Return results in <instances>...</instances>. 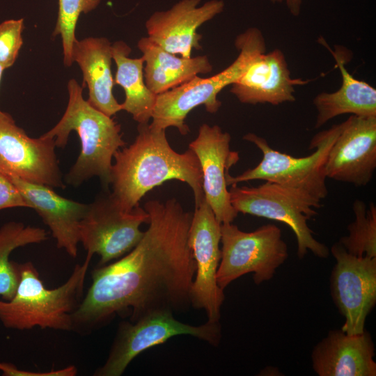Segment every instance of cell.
<instances>
[{
  "instance_id": "52a82bcc",
  "label": "cell",
  "mask_w": 376,
  "mask_h": 376,
  "mask_svg": "<svg viewBox=\"0 0 376 376\" xmlns=\"http://www.w3.org/2000/svg\"><path fill=\"white\" fill-rule=\"evenodd\" d=\"M340 124L316 134L309 144L315 150L310 155L295 157L270 147L267 140L254 133H247L243 139L254 144L262 152L260 163L241 174L226 177L227 185L254 180L275 182L302 190L322 201L328 194L324 166L328 152L336 140Z\"/></svg>"
},
{
  "instance_id": "6da1fadb",
  "label": "cell",
  "mask_w": 376,
  "mask_h": 376,
  "mask_svg": "<svg viewBox=\"0 0 376 376\" xmlns=\"http://www.w3.org/2000/svg\"><path fill=\"white\" fill-rule=\"evenodd\" d=\"M149 227L127 253L91 272L92 282L71 314V331L88 335L116 315L130 322L158 311H186L196 265L189 245L193 213L175 198L151 200Z\"/></svg>"
},
{
  "instance_id": "9c48e42d",
  "label": "cell",
  "mask_w": 376,
  "mask_h": 376,
  "mask_svg": "<svg viewBox=\"0 0 376 376\" xmlns=\"http://www.w3.org/2000/svg\"><path fill=\"white\" fill-rule=\"evenodd\" d=\"M173 314L170 311H158L135 322H120L107 360L93 375L120 376L139 354L176 336H191L213 346L219 344L221 338L219 322L207 321L195 326L178 321Z\"/></svg>"
},
{
  "instance_id": "4fadbf2b",
  "label": "cell",
  "mask_w": 376,
  "mask_h": 376,
  "mask_svg": "<svg viewBox=\"0 0 376 376\" xmlns=\"http://www.w3.org/2000/svg\"><path fill=\"white\" fill-rule=\"evenodd\" d=\"M188 241L196 265L191 305L204 309L207 321L219 322L225 298L216 278L221 260V224L205 199L195 207Z\"/></svg>"
},
{
  "instance_id": "ffe728a7",
  "label": "cell",
  "mask_w": 376,
  "mask_h": 376,
  "mask_svg": "<svg viewBox=\"0 0 376 376\" xmlns=\"http://www.w3.org/2000/svg\"><path fill=\"white\" fill-rule=\"evenodd\" d=\"M318 42L330 52L335 60L341 73L342 84L337 91L322 92L314 97L315 128H320L334 118L343 114L376 116V89L349 72L345 66L350 60L346 49L338 47L334 50L322 38H320Z\"/></svg>"
},
{
  "instance_id": "2e32d148",
  "label": "cell",
  "mask_w": 376,
  "mask_h": 376,
  "mask_svg": "<svg viewBox=\"0 0 376 376\" xmlns=\"http://www.w3.org/2000/svg\"><path fill=\"white\" fill-rule=\"evenodd\" d=\"M180 0L171 8L153 13L146 22L148 37L166 51L189 58L201 49L197 29L224 9L223 0Z\"/></svg>"
},
{
  "instance_id": "5bb4252c",
  "label": "cell",
  "mask_w": 376,
  "mask_h": 376,
  "mask_svg": "<svg viewBox=\"0 0 376 376\" xmlns=\"http://www.w3.org/2000/svg\"><path fill=\"white\" fill-rule=\"evenodd\" d=\"M340 126L327 157L326 177L356 187L366 186L376 169V116L350 115Z\"/></svg>"
},
{
  "instance_id": "3957f363",
  "label": "cell",
  "mask_w": 376,
  "mask_h": 376,
  "mask_svg": "<svg viewBox=\"0 0 376 376\" xmlns=\"http://www.w3.org/2000/svg\"><path fill=\"white\" fill-rule=\"evenodd\" d=\"M68 102L63 116L42 135L54 139L56 146L63 148L71 132L75 131L81 150L75 163L65 175V183L79 187L97 177L104 189L107 190L111 185L113 155L126 145L120 125L86 100L83 86L75 79L68 81Z\"/></svg>"
},
{
  "instance_id": "7402d4cb",
  "label": "cell",
  "mask_w": 376,
  "mask_h": 376,
  "mask_svg": "<svg viewBox=\"0 0 376 376\" xmlns=\"http://www.w3.org/2000/svg\"><path fill=\"white\" fill-rule=\"evenodd\" d=\"M137 47L144 60L146 84L156 95L177 87L199 74H207L212 70L207 56L179 57L148 37L141 38Z\"/></svg>"
},
{
  "instance_id": "277c9868",
  "label": "cell",
  "mask_w": 376,
  "mask_h": 376,
  "mask_svg": "<svg viewBox=\"0 0 376 376\" xmlns=\"http://www.w3.org/2000/svg\"><path fill=\"white\" fill-rule=\"evenodd\" d=\"M92 257L75 266L59 287L46 288L33 264L18 263L19 280L13 297L0 300V322L8 329L26 330L35 327L71 331V314L80 304Z\"/></svg>"
},
{
  "instance_id": "30bf717a",
  "label": "cell",
  "mask_w": 376,
  "mask_h": 376,
  "mask_svg": "<svg viewBox=\"0 0 376 376\" xmlns=\"http://www.w3.org/2000/svg\"><path fill=\"white\" fill-rule=\"evenodd\" d=\"M148 212L139 205L123 210L109 189L100 193L80 221L79 242L86 256L100 257V266L117 260L130 251L141 240L143 223H148Z\"/></svg>"
},
{
  "instance_id": "d4e9b609",
  "label": "cell",
  "mask_w": 376,
  "mask_h": 376,
  "mask_svg": "<svg viewBox=\"0 0 376 376\" xmlns=\"http://www.w3.org/2000/svg\"><path fill=\"white\" fill-rule=\"evenodd\" d=\"M352 209L354 220L347 226L348 235L338 242L352 255L376 257V205L356 199Z\"/></svg>"
},
{
  "instance_id": "e0dca14e",
  "label": "cell",
  "mask_w": 376,
  "mask_h": 376,
  "mask_svg": "<svg viewBox=\"0 0 376 376\" xmlns=\"http://www.w3.org/2000/svg\"><path fill=\"white\" fill-rule=\"evenodd\" d=\"M308 81L292 78L285 54L274 49L258 55L230 91L243 104L276 106L295 101V86Z\"/></svg>"
},
{
  "instance_id": "8fae6325",
  "label": "cell",
  "mask_w": 376,
  "mask_h": 376,
  "mask_svg": "<svg viewBox=\"0 0 376 376\" xmlns=\"http://www.w3.org/2000/svg\"><path fill=\"white\" fill-rule=\"evenodd\" d=\"M54 139L32 138L6 112L0 115V173L52 188L65 185Z\"/></svg>"
},
{
  "instance_id": "7a4b0ae2",
  "label": "cell",
  "mask_w": 376,
  "mask_h": 376,
  "mask_svg": "<svg viewBox=\"0 0 376 376\" xmlns=\"http://www.w3.org/2000/svg\"><path fill=\"white\" fill-rule=\"evenodd\" d=\"M132 143L118 150L112 164L111 194L125 210L139 205L146 193L169 180H178L192 189L195 207L205 198L203 175L195 153H179L170 146L166 130L139 123Z\"/></svg>"
},
{
  "instance_id": "cb8c5ba5",
  "label": "cell",
  "mask_w": 376,
  "mask_h": 376,
  "mask_svg": "<svg viewBox=\"0 0 376 376\" xmlns=\"http://www.w3.org/2000/svg\"><path fill=\"white\" fill-rule=\"evenodd\" d=\"M47 239L45 229L19 221H8L0 228V296L3 300L13 297L19 280L18 263L10 260V253L17 248Z\"/></svg>"
},
{
  "instance_id": "ac0fdd59",
  "label": "cell",
  "mask_w": 376,
  "mask_h": 376,
  "mask_svg": "<svg viewBox=\"0 0 376 376\" xmlns=\"http://www.w3.org/2000/svg\"><path fill=\"white\" fill-rule=\"evenodd\" d=\"M374 357L369 332L348 334L334 329L313 349L312 368L318 376H375Z\"/></svg>"
},
{
  "instance_id": "5b68a950",
  "label": "cell",
  "mask_w": 376,
  "mask_h": 376,
  "mask_svg": "<svg viewBox=\"0 0 376 376\" xmlns=\"http://www.w3.org/2000/svg\"><path fill=\"white\" fill-rule=\"evenodd\" d=\"M235 47L239 51L236 59L226 68L214 76H196L189 81L157 95L152 127L166 130L173 127L182 135L189 132L185 120L198 106L203 105L207 112L214 113L221 106L218 94L234 84L259 54L266 52L262 31L251 27L236 37Z\"/></svg>"
},
{
  "instance_id": "f546056e",
  "label": "cell",
  "mask_w": 376,
  "mask_h": 376,
  "mask_svg": "<svg viewBox=\"0 0 376 376\" xmlns=\"http://www.w3.org/2000/svg\"><path fill=\"white\" fill-rule=\"evenodd\" d=\"M272 3H283L292 16H299L301 11L304 0H270Z\"/></svg>"
},
{
  "instance_id": "7c38bea8",
  "label": "cell",
  "mask_w": 376,
  "mask_h": 376,
  "mask_svg": "<svg viewBox=\"0 0 376 376\" xmlns=\"http://www.w3.org/2000/svg\"><path fill=\"white\" fill-rule=\"evenodd\" d=\"M336 260L330 277L331 297L348 334L364 331L367 316L376 303V257L357 256L339 243L330 250Z\"/></svg>"
},
{
  "instance_id": "ba28073f",
  "label": "cell",
  "mask_w": 376,
  "mask_h": 376,
  "mask_svg": "<svg viewBox=\"0 0 376 376\" xmlns=\"http://www.w3.org/2000/svg\"><path fill=\"white\" fill-rule=\"evenodd\" d=\"M221 260L218 285L224 290L232 281L253 273L256 285L269 281L288 257L281 230L275 224L263 225L252 232L232 223L221 224Z\"/></svg>"
},
{
  "instance_id": "4316f807",
  "label": "cell",
  "mask_w": 376,
  "mask_h": 376,
  "mask_svg": "<svg viewBox=\"0 0 376 376\" xmlns=\"http://www.w3.org/2000/svg\"><path fill=\"white\" fill-rule=\"evenodd\" d=\"M24 19H10L0 23V65L5 70L15 63L23 45Z\"/></svg>"
},
{
  "instance_id": "603a6c76",
  "label": "cell",
  "mask_w": 376,
  "mask_h": 376,
  "mask_svg": "<svg viewBox=\"0 0 376 376\" xmlns=\"http://www.w3.org/2000/svg\"><path fill=\"white\" fill-rule=\"evenodd\" d=\"M131 51L122 40L112 44V58L116 65L114 84L120 85L125 92L123 110L130 113L139 124L148 123L152 118L157 95L146 84L143 57L130 58Z\"/></svg>"
},
{
  "instance_id": "9a60e30c",
  "label": "cell",
  "mask_w": 376,
  "mask_h": 376,
  "mask_svg": "<svg viewBox=\"0 0 376 376\" xmlns=\"http://www.w3.org/2000/svg\"><path fill=\"white\" fill-rule=\"evenodd\" d=\"M231 136L217 125H201L196 138L189 144L196 155L202 171L204 198L221 224L232 223L238 212L232 206L226 177L240 159L230 149Z\"/></svg>"
},
{
  "instance_id": "d6986e66",
  "label": "cell",
  "mask_w": 376,
  "mask_h": 376,
  "mask_svg": "<svg viewBox=\"0 0 376 376\" xmlns=\"http://www.w3.org/2000/svg\"><path fill=\"white\" fill-rule=\"evenodd\" d=\"M19 189L29 208L34 210L46 224L56 246L76 258L79 243V224L88 209L80 203L58 195L52 187L8 178Z\"/></svg>"
},
{
  "instance_id": "4dcf8cb0",
  "label": "cell",
  "mask_w": 376,
  "mask_h": 376,
  "mask_svg": "<svg viewBox=\"0 0 376 376\" xmlns=\"http://www.w3.org/2000/svg\"><path fill=\"white\" fill-rule=\"evenodd\" d=\"M5 69L1 66L0 65V84H1V79H2V77H3V72H4ZM3 111H2L1 109H0V115L3 113Z\"/></svg>"
},
{
  "instance_id": "f1b7e54d",
  "label": "cell",
  "mask_w": 376,
  "mask_h": 376,
  "mask_svg": "<svg viewBox=\"0 0 376 376\" xmlns=\"http://www.w3.org/2000/svg\"><path fill=\"white\" fill-rule=\"evenodd\" d=\"M0 370L2 371L3 375L6 376H75L77 375V368L73 366H70L59 370H54L44 373L29 372L19 370L11 363L1 361Z\"/></svg>"
},
{
  "instance_id": "44dd1931",
  "label": "cell",
  "mask_w": 376,
  "mask_h": 376,
  "mask_svg": "<svg viewBox=\"0 0 376 376\" xmlns=\"http://www.w3.org/2000/svg\"><path fill=\"white\" fill-rule=\"evenodd\" d=\"M72 60L79 66L84 83L88 88V102L111 117L122 111V104L113 95L114 79L111 73L112 44L104 37L76 39Z\"/></svg>"
},
{
  "instance_id": "484cf974",
  "label": "cell",
  "mask_w": 376,
  "mask_h": 376,
  "mask_svg": "<svg viewBox=\"0 0 376 376\" xmlns=\"http://www.w3.org/2000/svg\"><path fill=\"white\" fill-rule=\"evenodd\" d=\"M100 1L101 0H58V17L52 36H61L63 63L65 66L70 67L73 64L72 46L77 39L75 30L80 15L93 10Z\"/></svg>"
},
{
  "instance_id": "8992f818",
  "label": "cell",
  "mask_w": 376,
  "mask_h": 376,
  "mask_svg": "<svg viewBox=\"0 0 376 376\" xmlns=\"http://www.w3.org/2000/svg\"><path fill=\"white\" fill-rule=\"evenodd\" d=\"M228 191L230 203L238 213L287 224L296 237L299 259L308 251L320 258L329 256L328 247L314 237L308 225L318 214L315 209L322 206L320 200L302 190L268 181L255 187L232 185Z\"/></svg>"
},
{
  "instance_id": "83f0119b",
  "label": "cell",
  "mask_w": 376,
  "mask_h": 376,
  "mask_svg": "<svg viewBox=\"0 0 376 376\" xmlns=\"http://www.w3.org/2000/svg\"><path fill=\"white\" fill-rule=\"evenodd\" d=\"M12 207L29 208V206L16 185L0 173V210Z\"/></svg>"
}]
</instances>
